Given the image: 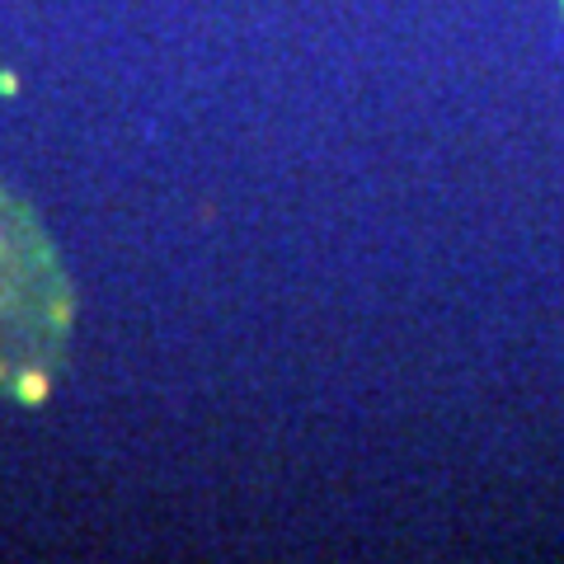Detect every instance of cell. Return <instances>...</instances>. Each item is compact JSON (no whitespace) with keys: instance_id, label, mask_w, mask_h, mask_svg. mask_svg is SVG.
Instances as JSON below:
<instances>
[{"instance_id":"obj_1","label":"cell","mask_w":564,"mask_h":564,"mask_svg":"<svg viewBox=\"0 0 564 564\" xmlns=\"http://www.w3.org/2000/svg\"><path fill=\"white\" fill-rule=\"evenodd\" d=\"M76 292L39 212L0 188V395L39 404L57 381Z\"/></svg>"}]
</instances>
